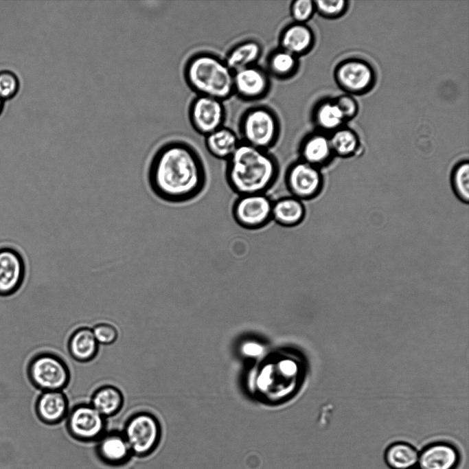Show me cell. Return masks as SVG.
<instances>
[{
  "mask_svg": "<svg viewBox=\"0 0 469 469\" xmlns=\"http://www.w3.org/2000/svg\"><path fill=\"white\" fill-rule=\"evenodd\" d=\"M278 44L279 47L300 58L314 47L315 34L308 23L292 21L281 30Z\"/></svg>",
  "mask_w": 469,
  "mask_h": 469,
  "instance_id": "15",
  "label": "cell"
},
{
  "mask_svg": "<svg viewBox=\"0 0 469 469\" xmlns=\"http://www.w3.org/2000/svg\"><path fill=\"white\" fill-rule=\"evenodd\" d=\"M345 120L353 118L358 112V104L350 95H341L333 100Z\"/></svg>",
  "mask_w": 469,
  "mask_h": 469,
  "instance_id": "33",
  "label": "cell"
},
{
  "mask_svg": "<svg viewBox=\"0 0 469 469\" xmlns=\"http://www.w3.org/2000/svg\"><path fill=\"white\" fill-rule=\"evenodd\" d=\"M93 335L98 344L110 345L116 341L118 332L116 328L107 323L97 324L92 329Z\"/></svg>",
  "mask_w": 469,
  "mask_h": 469,
  "instance_id": "32",
  "label": "cell"
},
{
  "mask_svg": "<svg viewBox=\"0 0 469 469\" xmlns=\"http://www.w3.org/2000/svg\"><path fill=\"white\" fill-rule=\"evenodd\" d=\"M316 12L314 1L295 0L289 6V13L293 22L307 23Z\"/></svg>",
  "mask_w": 469,
  "mask_h": 469,
  "instance_id": "29",
  "label": "cell"
},
{
  "mask_svg": "<svg viewBox=\"0 0 469 469\" xmlns=\"http://www.w3.org/2000/svg\"><path fill=\"white\" fill-rule=\"evenodd\" d=\"M19 89V81L14 73L9 70L0 71V97L3 100L13 98Z\"/></svg>",
  "mask_w": 469,
  "mask_h": 469,
  "instance_id": "31",
  "label": "cell"
},
{
  "mask_svg": "<svg viewBox=\"0 0 469 469\" xmlns=\"http://www.w3.org/2000/svg\"><path fill=\"white\" fill-rule=\"evenodd\" d=\"M185 81L196 95L222 101L233 95V72L223 58L209 52L192 55L183 68Z\"/></svg>",
  "mask_w": 469,
  "mask_h": 469,
  "instance_id": "3",
  "label": "cell"
},
{
  "mask_svg": "<svg viewBox=\"0 0 469 469\" xmlns=\"http://www.w3.org/2000/svg\"><path fill=\"white\" fill-rule=\"evenodd\" d=\"M347 3L345 0L314 1L316 12L328 19L341 16L346 11Z\"/></svg>",
  "mask_w": 469,
  "mask_h": 469,
  "instance_id": "30",
  "label": "cell"
},
{
  "mask_svg": "<svg viewBox=\"0 0 469 469\" xmlns=\"http://www.w3.org/2000/svg\"><path fill=\"white\" fill-rule=\"evenodd\" d=\"M306 209L304 201L290 195L273 200L272 221L284 227H295L303 222Z\"/></svg>",
  "mask_w": 469,
  "mask_h": 469,
  "instance_id": "18",
  "label": "cell"
},
{
  "mask_svg": "<svg viewBox=\"0 0 469 469\" xmlns=\"http://www.w3.org/2000/svg\"><path fill=\"white\" fill-rule=\"evenodd\" d=\"M452 187L457 196L462 202L469 201V163L461 161L453 168L451 174Z\"/></svg>",
  "mask_w": 469,
  "mask_h": 469,
  "instance_id": "28",
  "label": "cell"
},
{
  "mask_svg": "<svg viewBox=\"0 0 469 469\" xmlns=\"http://www.w3.org/2000/svg\"><path fill=\"white\" fill-rule=\"evenodd\" d=\"M284 183L289 195L305 201L321 194L324 179L320 168L297 159L286 168Z\"/></svg>",
  "mask_w": 469,
  "mask_h": 469,
  "instance_id": "8",
  "label": "cell"
},
{
  "mask_svg": "<svg viewBox=\"0 0 469 469\" xmlns=\"http://www.w3.org/2000/svg\"><path fill=\"white\" fill-rule=\"evenodd\" d=\"M271 77L258 64L233 72V95L247 102L264 98L271 88Z\"/></svg>",
  "mask_w": 469,
  "mask_h": 469,
  "instance_id": "11",
  "label": "cell"
},
{
  "mask_svg": "<svg viewBox=\"0 0 469 469\" xmlns=\"http://www.w3.org/2000/svg\"><path fill=\"white\" fill-rule=\"evenodd\" d=\"M123 404L122 391L114 386L104 385L93 393L90 404L106 418L117 414Z\"/></svg>",
  "mask_w": 469,
  "mask_h": 469,
  "instance_id": "26",
  "label": "cell"
},
{
  "mask_svg": "<svg viewBox=\"0 0 469 469\" xmlns=\"http://www.w3.org/2000/svg\"><path fill=\"white\" fill-rule=\"evenodd\" d=\"M312 121L319 131L325 133L339 128L345 119L333 100H323L314 106Z\"/></svg>",
  "mask_w": 469,
  "mask_h": 469,
  "instance_id": "25",
  "label": "cell"
},
{
  "mask_svg": "<svg viewBox=\"0 0 469 469\" xmlns=\"http://www.w3.org/2000/svg\"><path fill=\"white\" fill-rule=\"evenodd\" d=\"M299 67V58L278 47L268 54L264 69L271 78L286 80L296 76Z\"/></svg>",
  "mask_w": 469,
  "mask_h": 469,
  "instance_id": "22",
  "label": "cell"
},
{
  "mask_svg": "<svg viewBox=\"0 0 469 469\" xmlns=\"http://www.w3.org/2000/svg\"><path fill=\"white\" fill-rule=\"evenodd\" d=\"M462 461L459 448L448 440H435L426 444L418 454L420 469H458Z\"/></svg>",
  "mask_w": 469,
  "mask_h": 469,
  "instance_id": "13",
  "label": "cell"
},
{
  "mask_svg": "<svg viewBox=\"0 0 469 469\" xmlns=\"http://www.w3.org/2000/svg\"><path fill=\"white\" fill-rule=\"evenodd\" d=\"M67 426L75 438L93 441L99 439L104 434L106 421L91 404H80L67 414Z\"/></svg>",
  "mask_w": 469,
  "mask_h": 469,
  "instance_id": "12",
  "label": "cell"
},
{
  "mask_svg": "<svg viewBox=\"0 0 469 469\" xmlns=\"http://www.w3.org/2000/svg\"><path fill=\"white\" fill-rule=\"evenodd\" d=\"M241 140L231 128L223 126L205 136V145L214 157L227 161L236 151Z\"/></svg>",
  "mask_w": 469,
  "mask_h": 469,
  "instance_id": "21",
  "label": "cell"
},
{
  "mask_svg": "<svg viewBox=\"0 0 469 469\" xmlns=\"http://www.w3.org/2000/svg\"><path fill=\"white\" fill-rule=\"evenodd\" d=\"M279 163L269 150L242 141L226 161L225 178L238 196L266 193L277 181Z\"/></svg>",
  "mask_w": 469,
  "mask_h": 469,
  "instance_id": "2",
  "label": "cell"
},
{
  "mask_svg": "<svg viewBox=\"0 0 469 469\" xmlns=\"http://www.w3.org/2000/svg\"><path fill=\"white\" fill-rule=\"evenodd\" d=\"M225 102L209 96L196 95L188 109L192 128L204 137L225 126L227 112Z\"/></svg>",
  "mask_w": 469,
  "mask_h": 469,
  "instance_id": "9",
  "label": "cell"
},
{
  "mask_svg": "<svg viewBox=\"0 0 469 469\" xmlns=\"http://www.w3.org/2000/svg\"><path fill=\"white\" fill-rule=\"evenodd\" d=\"M300 160L319 168L327 165L334 155L329 137L320 131L306 135L298 146Z\"/></svg>",
  "mask_w": 469,
  "mask_h": 469,
  "instance_id": "16",
  "label": "cell"
},
{
  "mask_svg": "<svg viewBox=\"0 0 469 469\" xmlns=\"http://www.w3.org/2000/svg\"><path fill=\"white\" fill-rule=\"evenodd\" d=\"M3 108V100L0 97V114L2 112Z\"/></svg>",
  "mask_w": 469,
  "mask_h": 469,
  "instance_id": "34",
  "label": "cell"
},
{
  "mask_svg": "<svg viewBox=\"0 0 469 469\" xmlns=\"http://www.w3.org/2000/svg\"><path fill=\"white\" fill-rule=\"evenodd\" d=\"M329 139L334 155L350 157L359 148L358 137L350 128L340 127L332 132Z\"/></svg>",
  "mask_w": 469,
  "mask_h": 469,
  "instance_id": "27",
  "label": "cell"
},
{
  "mask_svg": "<svg viewBox=\"0 0 469 469\" xmlns=\"http://www.w3.org/2000/svg\"><path fill=\"white\" fill-rule=\"evenodd\" d=\"M273 201L266 193L238 196L231 207L233 218L243 229H262L272 221Z\"/></svg>",
  "mask_w": 469,
  "mask_h": 469,
  "instance_id": "7",
  "label": "cell"
},
{
  "mask_svg": "<svg viewBox=\"0 0 469 469\" xmlns=\"http://www.w3.org/2000/svg\"><path fill=\"white\" fill-rule=\"evenodd\" d=\"M25 267L21 254L10 247L0 248V297L16 293L22 286Z\"/></svg>",
  "mask_w": 469,
  "mask_h": 469,
  "instance_id": "14",
  "label": "cell"
},
{
  "mask_svg": "<svg viewBox=\"0 0 469 469\" xmlns=\"http://www.w3.org/2000/svg\"><path fill=\"white\" fill-rule=\"evenodd\" d=\"M68 348L74 359L80 362H88L95 357L98 343L92 330L84 327L73 332L69 340Z\"/></svg>",
  "mask_w": 469,
  "mask_h": 469,
  "instance_id": "24",
  "label": "cell"
},
{
  "mask_svg": "<svg viewBox=\"0 0 469 469\" xmlns=\"http://www.w3.org/2000/svg\"><path fill=\"white\" fill-rule=\"evenodd\" d=\"M40 420L47 424L60 422L68 414V401L62 391H42L34 404Z\"/></svg>",
  "mask_w": 469,
  "mask_h": 469,
  "instance_id": "17",
  "label": "cell"
},
{
  "mask_svg": "<svg viewBox=\"0 0 469 469\" xmlns=\"http://www.w3.org/2000/svg\"><path fill=\"white\" fill-rule=\"evenodd\" d=\"M238 130L241 141L269 150L277 143L281 124L272 108L264 105H256L247 108L242 114Z\"/></svg>",
  "mask_w": 469,
  "mask_h": 469,
  "instance_id": "4",
  "label": "cell"
},
{
  "mask_svg": "<svg viewBox=\"0 0 469 469\" xmlns=\"http://www.w3.org/2000/svg\"><path fill=\"white\" fill-rule=\"evenodd\" d=\"M133 455L145 456L158 446L161 429L157 418L147 412L133 415L126 422L124 431Z\"/></svg>",
  "mask_w": 469,
  "mask_h": 469,
  "instance_id": "6",
  "label": "cell"
},
{
  "mask_svg": "<svg viewBox=\"0 0 469 469\" xmlns=\"http://www.w3.org/2000/svg\"><path fill=\"white\" fill-rule=\"evenodd\" d=\"M412 469H420V468H419L418 467H415V468H412Z\"/></svg>",
  "mask_w": 469,
  "mask_h": 469,
  "instance_id": "35",
  "label": "cell"
},
{
  "mask_svg": "<svg viewBox=\"0 0 469 469\" xmlns=\"http://www.w3.org/2000/svg\"><path fill=\"white\" fill-rule=\"evenodd\" d=\"M26 372L32 385L42 391H62L70 380L66 363L50 352L33 356L27 363Z\"/></svg>",
  "mask_w": 469,
  "mask_h": 469,
  "instance_id": "5",
  "label": "cell"
},
{
  "mask_svg": "<svg viewBox=\"0 0 469 469\" xmlns=\"http://www.w3.org/2000/svg\"><path fill=\"white\" fill-rule=\"evenodd\" d=\"M262 52L260 43L254 39H247L233 46L223 59L229 68L235 72L257 65Z\"/></svg>",
  "mask_w": 469,
  "mask_h": 469,
  "instance_id": "20",
  "label": "cell"
},
{
  "mask_svg": "<svg viewBox=\"0 0 469 469\" xmlns=\"http://www.w3.org/2000/svg\"><path fill=\"white\" fill-rule=\"evenodd\" d=\"M419 451L404 441L391 443L384 452V460L390 469H412L417 466Z\"/></svg>",
  "mask_w": 469,
  "mask_h": 469,
  "instance_id": "23",
  "label": "cell"
},
{
  "mask_svg": "<svg viewBox=\"0 0 469 469\" xmlns=\"http://www.w3.org/2000/svg\"><path fill=\"white\" fill-rule=\"evenodd\" d=\"M334 78L338 85L345 91L361 94L373 87L376 75L367 62L358 58H349L336 67Z\"/></svg>",
  "mask_w": 469,
  "mask_h": 469,
  "instance_id": "10",
  "label": "cell"
},
{
  "mask_svg": "<svg viewBox=\"0 0 469 469\" xmlns=\"http://www.w3.org/2000/svg\"><path fill=\"white\" fill-rule=\"evenodd\" d=\"M97 453L100 459L111 465L122 464L133 455L122 433L104 434L98 441Z\"/></svg>",
  "mask_w": 469,
  "mask_h": 469,
  "instance_id": "19",
  "label": "cell"
},
{
  "mask_svg": "<svg viewBox=\"0 0 469 469\" xmlns=\"http://www.w3.org/2000/svg\"><path fill=\"white\" fill-rule=\"evenodd\" d=\"M147 179L153 194L170 203L189 202L206 187L202 157L190 144L180 140L162 144L148 165Z\"/></svg>",
  "mask_w": 469,
  "mask_h": 469,
  "instance_id": "1",
  "label": "cell"
}]
</instances>
